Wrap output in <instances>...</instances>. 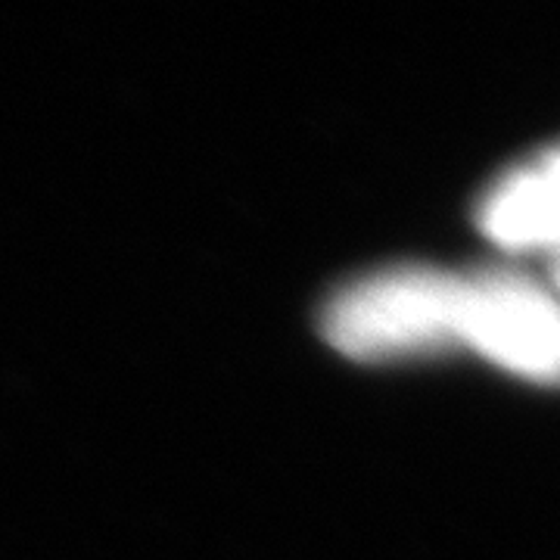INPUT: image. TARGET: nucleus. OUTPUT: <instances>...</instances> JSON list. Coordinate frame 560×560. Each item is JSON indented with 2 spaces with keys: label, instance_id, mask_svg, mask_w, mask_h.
<instances>
[{
  "label": "nucleus",
  "instance_id": "3",
  "mask_svg": "<svg viewBox=\"0 0 560 560\" xmlns=\"http://www.w3.org/2000/svg\"><path fill=\"white\" fill-rule=\"evenodd\" d=\"M480 228L504 249H551L558 243V153L504 175L482 200Z\"/></svg>",
  "mask_w": 560,
  "mask_h": 560
},
{
  "label": "nucleus",
  "instance_id": "1",
  "mask_svg": "<svg viewBox=\"0 0 560 560\" xmlns=\"http://www.w3.org/2000/svg\"><path fill=\"white\" fill-rule=\"evenodd\" d=\"M464 278L436 268H396L342 290L324 315V334L359 361L427 355L460 346Z\"/></svg>",
  "mask_w": 560,
  "mask_h": 560
},
{
  "label": "nucleus",
  "instance_id": "2",
  "mask_svg": "<svg viewBox=\"0 0 560 560\" xmlns=\"http://www.w3.org/2000/svg\"><path fill=\"white\" fill-rule=\"evenodd\" d=\"M460 346L477 349L501 368L555 381L558 374V305L533 278L486 271L464 278Z\"/></svg>",
  "mask_w": 560,
  "mask_h": 560
}]
</instances>
